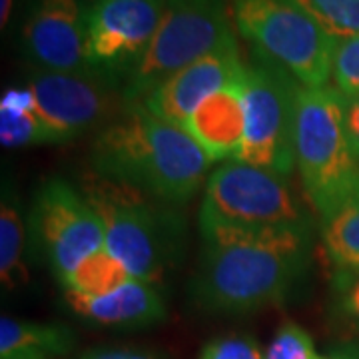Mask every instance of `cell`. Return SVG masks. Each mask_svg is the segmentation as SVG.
Returning <instances> with one entry per match:
<instances>
[{"label": "cell", "mask_w": 359, "mask_h": 359, "mask_svg": "<svg viewBox=\"0 0 359 359\" xmlns=\"http://www.w3.org/2000/svg\"><path fill=\"white\" fill-rule=\"evenodd\" d=\"M190 294L214 313H250L283 302L308 273L311 228H212Z\"/></svg>", "instance_id": "6da1fadb"}, {"label": "cell", "mask_w": 359, "mask_h": 359, "mask_svg": "<svg viewBox=\"0 0 359 359\" xmlns=\"http://www.w3.org/2000/svg\"><path fill=\"white\" fill-rule=\"evenodd\" d=\"M90 164L98 176L184 205L200 190L212 160L186 130L132 104L96 134Z\"/></svg>", "instance_id": "7a4b0ae2"}, {"label": "cell", "mask_w": 359, "mask_h": 359, "mask_svg": "<svg viewBox=\"0 0 359 359\" xmlns=\"http://www.w3.org/2000/svg\"><path fill=\"white\" fill-rule=\"evenodd\" d=\"M80 192L102 219L106 250L128 268L132 278L160 285L186 248V218L180 205L96 172L84 178Z\"/></svg>", "instance_id": "3957f363"}, {"label": "cell", "mask_w": 359, "mask_h": 359, "mask_svg": "<svg viewBox=\"0 0 359 359\" xmlns=\"http://www.w3.org/2000/svg\"><path fill=\"white\" fill-rule=\"evenodd\" d=\"M295 170L320 222L359 196V160L346 130V96L334 84L299 86Z\"/></svg>", "instance_id": "277c9868"}, {"label": "cell", "mask_w": 359, "mask_h": 359, "mask_svg": "<svg viewBox=\"0 0 359 359\" xmlns=\"http://www.w3.org/2000/svg\"><path fill=\"white\" fill-rule=\"evenodd\" d=\"M231 18L254 56L282 68L306 88L332 84L337 42L299 0H231Z\"/></svg>", "instance_id": "5b68a950"}, {"label": "cell", "mask_w": 359, "mask_h": 359, "mask_svg": "<svg viewBox=\"0 0 359 359\" xmlns=\"http://www.w3.org/2000/svg\"><path fill=\"white\" fill-rule=\"evenodd\" d=\"M198 228H313V219L287 178L230 160L222 162L205 180Z\"/></svg>", "instance_id": "8992f818"}, {"label": "cell", "mask_w": 359, "mask_h": 359, "mask_svg": "<svg viewBox=\"0 0 359 359\" xmlns=\"http://www.w3.org/2000/svg\"><path fill=\"white\" fill-rule=\"evenodd\" d=\"M230 40H236V34L228 0H166L154 40L124 86L128 106L142 104L172 74Z\"/></svg>", "instance_id": "52a82bcc"}, {"label": "cell", "mask_w": 359, "mask_h": 359, "mask_svg": "<svg viewBox=\"0 0 359 359\" xmlns=\"http://www.w3.org/2000/svg\"><path fill=\"white\" fill-rule=\"evenodd\" d=\"M299 82L254 56L245 62V134L236 160L290 178L295 168V118Z\"/></svg>", "instance_id": "ba28073f"}, {"label": "cell", "mask_w": 359, "mask_h": 359, "mask_svg": "<svg viewBox=\"0 0 359 359\" xmlns=\"http://www.w3.org/2000/svg\"><path fill=\"white\" fill-rule=\"evenodd\" d=\"M28 242L60 280L90 254L106 248L104 226L86 196L62 178L46 180L28 212Z\"/></svg>", "instance_id": "9c48e42d"}, {"label": "cell", "mask_w": 359, "mask_h": 359, "mask_svg": "<svg viewBox=\"0 0 359 359\" xmlns=\"http://www.w3.org/2000/svg\"><path fill=\"white\" fill-rule=\"evenodd\" d=\"M26 86L54 144L100 132L128 108L124 90L96 72L30 70Z\"/></svg>", "instance_id": "30bf717a"}, {"label": "cell", "mask_w": 359, "mask_h": 359, "mask_svg": "<svg viewBox=\"0 0 359 359\" xmlns=\"http://www.w3.org/2000/svg\"><path fill=\"white\" fill-rule=\"evenodd\" d=\"M166 0H98L88 8V54L96 74L124 90L144 60Z\"/></svg>", "instance_id": "8fae6325"}, {"label": "cell", "mask_w": 359, "mask_h": 359, "mask_svg": "<svg viewBox=\"0 0 359 359\" xmlns=\"http://www.w3.org/2000/svg\"><path fill=\"white\" fill-rule=\"evenodd\" d=\"M32 70L94 72L88 54V8L80 0H36L20 30Z\"/></svg>", "instance_id": "7c38bea8"}, {"label": "cell", "mask_w": 359, "mask_h": 359, "mask_svg": "<svg viewBox=\"0 0 359 359\" xmlns=\"http://www.w3.org/2000/svg\"><path fill=\"white\" fill-rule=\"evenodd\" d=\"M245 62L238 42L230 40L222 48L178 70L154 88L140 106L150 114L184 130L196 108L214 92L231 84L244 74Z\"/></svg>", "instance_id": "4fadbf2b"}, {"label": "cell", "mask_w": 359, "mask_h": 359, "mask_svg": "<svg viewBox=\"0 0 359 359\" xmlns=\"http://www.w3.org/2000/svg\"><path fill=\"white\" fill-rule=\"evenodd\" d=\"M66 304L78 318L100 327L140 330L166 318L168 309L160 285L132 278L118 290L98 297L68 294Z\"/></svg>", "instance_id": "5bb4252c"}, {"label": "cell", "mask_w": 359, "mask_h": 359, "mask_svg": "<svg viewBox=\"0 0 359 359\" xmlns=\"http://www.w3.org/2000/svg\"><path fill=\"white\" fill-rule=\"evenodd\" d=\"M184 130L212 162L236 160L245 134L244 74L205 98Z\"/></svg>", "instance_id": "9a60e30c"}, {"label": "cell", "mask_w": 359, "mask_h": 359, "mask_svg": "<svg viewBox=\"0 0 359 359\" xmlns=\"http://www.w3.org/2000/svg\"><path fill=\"white\" fill-rule=\"evenodd\" d=\"M74 346L76 335L66 325L34 323L6 316L0 320V359L18 355H42L50 359L68 355Z\"/></svg>", "instance_id": "2e32d148"}, {"label": "cell", "mask_w": 359, "mask_h": 359, "mask_svg": "<svg viewBox=\"0 0 359 359\" xmlns=\"http://www.w3.org/2000/svg\"><path fill=\"white\" fill-rule=\"evenodd\" d=\"M28 226L20 210V200L13 184L4 182L0 200V282L4 290H14L28 282L25 254Z\"/></svg>", "instance_id": "e0dca14e"}, {"label": "cell", "mask_w": 359, "mask_h": 359, "mask_svg": "<svg viewBox=\"0 0 359 359\" xmlns=\"http://www.w3.org/2000/svg\"><path fill=\"white\" fill-rule=\"evenodd\" d=\"M132 280L128 268L114 257L106 248L84 257L76 268L68 273L62 285L65 292L86 297H98L118 290Z\"/></svg>", "instance_id": "ac0fdd59"}, {"label": "cell", "mask_w": 359, "mask_h": 359, "mask_svg": "<svg viewBox=\"0 0 359 359\" xmlns=\"http://www.w3.org/2000/svg\"><path fill=\"white\" fill-rule=\"evenodd\" d=\"M321 244L337 269L359 268V196L321 222Z\"/></svg>", "instance_id": "d6986e66"}, {"label": "cell", "mask_w": 359, "mask_h": 359, "mask_svg": "<svg viewBox=\"0 0 359 359\" xmlns=\"http://www.w3.org/2000/svg\"><path fill=\"white\" fill-rule=\"evenodd\" d=\"M0 142L4 148H28L54 144L48 128L36 114V106H0Z\"/></svg>", "instance_id": "ffe728a7"}, {"label": "cell", "mask_w": 359, "mask_h": 359, "mask_svg": "<svg viewBox=\"0 0 359 359\" xmlns=\"http://www.w3.org/2000/svg\"><path fill=\"white\" fill-rule=\"evenodd\" d=\"M299 2L337 44L359 36V0H299Z\"/></svg>", "instance_id": "44dd1931"}, {"label": "cell", "mask_w": 359, "mask_h": 359, "mask_svg": "<svg viewBox=\"0 0 359 359\" xmlns=\"http://www.w3.org/2000/svg\"><path fill=\"white\" fill-rule=\"evenodd\" d=\"M264 359H327L316 349L313 337L297 323H283L264 351Z\"/></svg>", "instance_id": "7402d4cb"}, {"label": "cell", "mask_w": 359, "mask_h": 359, "mask_svg": "<svg viewBox=\"0 0 359 359\" xmlns=\"http://www.w3.org/2000/svg\"><path fill=\"white\" fill-rule=\"evenodd\" d=\"M332 306L341 320L359 327V268H335L332 276Z\"/></svg>", "instance_id": "603a6c76"}, {"label": "cell", "mask_w": 359, "mask_h": 359, "mask_svg": "<svg viewBox=\"0 0 359 359\" xmlns=\"http://www.w3.org/2000/svg\"><path fill=\"white\" fill-rule=\"evenodd\" d=\"M332 84L344 96L359 94V36L337 44Z\"/></svg>", "instance_id": "cb8c5ba5"}, {"label": "cell", "mask_w": 359, "mask_h": 359, "mask_svg": "<svg viewBox=\"0 0 359 359\" xmlns=\"http://www.w3.org/2000/svg\"><path fill=\"white\" fill-rule=\"evenodd\" d=\"M198 359H264V351L250 335H226L210 341Z\"/></svg>", "instance_id": "d4e9b609"}, {"label": "cell", "mask_w": 359, "mask_h": 359, "mask_svg": "<svg viewBox=\"0 0 359 359\" xmlns=\"http://www.w3.org/2000/svg\"><path fill=\"white\" fill-rule=\"evenodd\" d=\"M80 359H160L150 351L138 347H92Z\"/></svg>", "instance_id": "484cf974"}, {"label": "cell", "mask_w": 359, "mask_h": 359, "mask_svg": "<svg viewBox=\"0 0 359 359\" xmlns=\"http://www.w3.org/2000/svg\"><path fill=\"white\" fill-rule=\"evenodd\" d=\"M346 130L351 150L359 160V94L346 96Z\"/></svg>", "instance_id": "4316f807"}, {"label": "cell", "mask_w": 359, "mask_h": 359, "mask_svg": "<svg viewBox=\"0 0 359 359\" xmlns=\"http://www.w3.org/2000/svg\"><path fill=\"white\" fill-rule=\"evenodd\" d=\"M14 8V0H0V25H2V30L6 28L11 16H13Z\"/></svg>", "instance_id": "83f0119b"}, {"label": "cell", "mask_w": 359, "mask_h": 359, "mask_svg": "<svg viewBox=\"0 0 359 359\" xmlns=\"http://www.w3.org/2000/svg\"><path fill=\"white\" fill-rule=\"evenodd\" d=\"M327 359H359V353L353 349H337L332 355H327Z\"/></svg>", "instance_id": "f1b7e54d"}, {"label": "cell", "mask_w": 359, "mask_h": 359, "mask_svg": "<svg viewBox=\"0 0 359 359\" xmlns=\"http://www.w3.org/2000/svg\"><path fill=\"white\" fill-rule=\"evenodd\" d=\"M11 359H48V358H42V355H18V358H11Z\"/></svg>", "instance_id": "f546056e"}, {"label": "cell", "mask_w": 359, "mask_h": 359, "mask_svg": "<svg viewBox=\"0 0 359 359\" xmlns=\"http://www.w3.org/2000/svg\"><path fill=\"white\" fill-rule=\"evenodd\" d=\"M80 2H82V4H84L86 8H90V6H94V4H96L98 0H80Z\"/></svg>", "instance_id": "4dcf8cb0"}]
</instances>
